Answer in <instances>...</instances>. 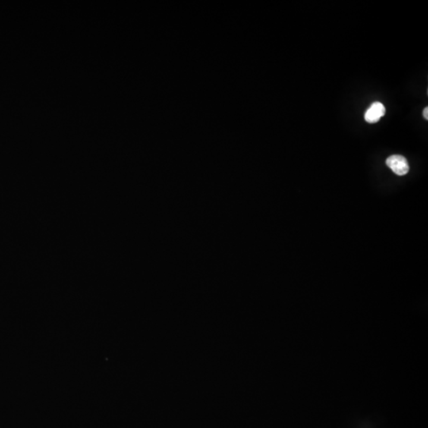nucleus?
I'll return each instance as SVG.
<instances>
[{"mask_svg":"<svg viewBox=\"0 0 428 428\" xmlns=\"http://www.w3.org/2000/svg\"><path fill=\"white\" fill-rule=\"evenodd\" d=\"M385 114V108L383 104L379 102H373L365 114V120L368 123L373 124L378 122Z\"/></svg>","mask_w":428,"mask_h":428,"instance_id":"f03ea898","label":"nucleus"},{"mask_svg":"<svg viewBox=\"0 0 428 428\" xmlns=\"http://www.w3.org/2000/svg\"><path fill=\"white\" fill-rule=\"evenodd\" d=\"M386 165L396 174L402 176L409 171V165L403 155H391L386 159Z\"/></svg>","mask_w":428,"mask_h":428,"instance_id":"f257e3e1","label":"nucleus"},{"mask_svg":"<svg viewBox=\"0 0 428 428\" xmlns=\"http://www.w3.org/2000/svg\"><path fill=\"white\" fill-rule=\"evenodd\" d=\"M423 117H424L425 119L428 120V108L426 107L424 110H423Z\"/></svg>","mask_w":428,"mask_h":428,"instance_id":"7ed1b4c3","label":"nucleus"}]
</instances>
